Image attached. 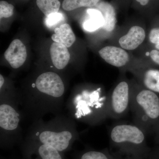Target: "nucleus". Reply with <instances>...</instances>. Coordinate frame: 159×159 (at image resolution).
Wrapping results in <instances>:
<instances>
[{
	"mask_svg": "<svg viewBox=\"0 0 159 159\" xmlns=\"http://www.w3.org/2000/svg\"><path fill=\"white\" fill-rule=\"evenodd\" d=\"M66 84L59 74L47 71L39 74L29 89L18 93L24 119L31 122L49 114H61L64 104Z\"/></svg>",
	"mask_w": 159,
	"mask_h": 159,
	"instance_id": "nucleus-1",
	"label": "nucleus"
},
{
	"mask_svg": "<svg viewBox=\"0 0 159 159\" xmlns=\"http://www.w3.org/2000/svg\"><path fill=\"white\" fill-rule=\"evenodd\" d=\"M25 138L50 145L65 153L72 149L80 136L76 121L61 113L49 121L41 119L32 122Z\"/></svg>",
	"mask_w": 159,
	"mask_h": 159,
	"instance_id": "nucleus-2",
	"label": "nucleus"
},
{
	"mask_svg": "<svg viewBox=\"0 0 159 159\" xmlns=\"http://www.w3.org/2000/svg\"><path fill=\"white\" fill-rule=\"evenodd\" d=\"M107 97L101 85L79 88L67 100L68 115L75 121L91 126L100 125L108 118Z\"/></svg>",
	"mask_w": 159,
	"mask_h": 159,
	"instance_id": "nucleus-3",
	"label": "nucleus"
},
{
	"mask_svg": "<svg viewBox=\"0 0 159 159\" xmlns=\"http://www.w3.org/2000/svg\"><path fill=\"white\" fill-rule=\"evenodd\" d=\"M146 134L134 123H116L110 129V152L120 159H147L151 149Z\"/></svg>",
	"mask_w": 159,
	"mask_h": 159,
	"instance_id": "nucleus-4",
	"label": "nucleus"
},
{
	"mask_svg": "<svg viewBox=\"0 0 159 159\" xmlns=\"http://www.w3.org/2000/svg\"><path fill=\"white\" fill-rule=\"evenodd\" d=\"M130 110L134 124L147 134L159 119V98L155 92L141 86L132 79Z\"/></svg>",
	"mask_w": 159,
	"mask_h": 159,
	"instance_id": "nucleus-5",
	"label": "nucleus"
},
{
	"mask_svg": "<svg viewBox=\"0 0 159 159\" xmlns=\"http://www.w3.org/2000/svg\"><path fill=\"white\" fill-rule=\"evenodd\" d=\"M17 98H0V147L11 149L24 140L21 126L24 117Z\"/></svg>",
	"mask_w": 159,
	"mask_h": 159,
	"instance_id": "nucleus-6",
	"label": "nucleus"
},
{
	"mask_svg": "<svg viewBox=\"0 0 159 159\" xmlns=\"http://www.w3.org/2000/svg\"><path fill=\"white\" fill-rule=\"evenodd\" d=\"M122 73L116 85L108 94L107 114L108 118L121 119L130 108L132 80Z\"/></svg>",
	"mask_w": 159,
	"mask_h": 159,
	"instance_id": "nucleus-7",
	"label": "nucleus"
},
{
	"mask_svg": "<svg viewBox=\"0 0 159 159\" xmlns=\"http://www.w3.org/2000/svg\"><path fill=\"white\" fill-rule=\"evenodd\" d=\"M98 53L106 62L119 69L121 73L129 72L140 62L138 57L134 56L128 51L113 45L102 47Z\"/></svg>",
	"mask_w": 159,
	"mask_h": 159,
	"instance_id": "nucleus-8",
	"label": "nucleus"
},
{
	"mask_svg": "<svg viewBox=\"0 0 159 159\" xmlns=\"http://www.w3.org/2000/svg\"><path fill=\"white\" fill-rule=\"evenodd\" d=\"M125 28L120 31H116L111 38L112 45L128 51L138 50L144 43L147 38L144 25L131 24Z\"/></svg>",
	"mask_w": 159,
	"mask_h": 159,
	"instance_id": "nucleus-9",
	"label": "nucleus"
},
{
	"mask_svg": "<svg viewBox=\"0 0 159 159\" xmlns=\"http://www.w3.org/2000/svg\"><path fill=\"white\" fill-rule=\"evenodd\" d=\"M20 146L23 159H66L64 153L54 147L25 138Z\"/></svg>",
	"mask_w": 159,
	"mask_h": 159,
	"instance_id": "nucleus-10",
	"label": "nucleus"
},
{
	"mask_svg": "<svg viewBox=\"0 0 159 159\" xmlns=\"http://www.w3.org/2000/svg\"><path fill=\"white\" fill-rule=\"evenodd\" d=\"M129 72L142 87L155 93H159V70L151 68L142 62Z\"/></svg>",
	"mask_w": 159,
	"mask_h": 159,
	"instance_id": "nucleus-11",
	"label": "nucleus"
},
{
	"mask_svg": "<svg viewBox=\"0 0 159 159\" xmlns=\"http://www.w3.org/2000/svg\"><path fill=\"white\" fill-rule=\"evenodd\" d=\"M4 56L12 68H19L25 63L27 58L25 46L20 40L14 39L9 45Z\"/></svg>",
	"mask_w": 159,
	"mask_h": 159,
	"instance_id": "nucleus-12",
	"label": "nucleus"
},
{
	"mask_svg": "<svg viewBox=\"0 0 159 159\" xmlns=\"http://www.w3.org/2000/svg\"><path fill=\"white\" fill-rule=\"evenodd\" d=\"M104 20V24L101 28L105 37L110 39L116 31L117 18L113 6L107 2H102L97 5Z\"/></svg>",
	"mask_w": 159,
	"mask_h": 159,
	"instance_id": "nucleus-13",
	"label": "nucleus"
},
{
	"mask_svg": "<svg viewBox=\"0 0 159 159\" xmlns=\"http://www.w3.org/2000/svg\"><path fill=\"white\" fill-rule=\"evenodd\" d=\"M50 54L54 66L58 70L65 68L70 60L67 48L60 43L54 42L50 47Z\"/></svg>",
	"mask_w": 159,
	"mask_h": 159,
	"instance_id": "nucleus-14",
	"label": "nucleus"
},
{
	"mask_svg": "<svg viewBox=\"0 0 159 159\" xmlns=\"http://www.w3.org/2000/svg\"><path fill=\"white\" fill-rule=\"evenodd\" d=\"M51 39L54 42L62 44L67 48L71 47L76 40L74 31L68 24H63L59 28L54 29V34Z\"/></svg>",
	"mask_w": 159,
	"mask_h": 159,
	"instance_id": "nucleus-15",
	"label": "nucleus"
},
{
	"mask_svg": "<svg viewBox=\"0 0 159 159\" xmlns=\"http://www.w3.org/2000/svg\"><path fill=\"white\" fill-rule=\"evenodd\" d=\"M73 159H120L114 156L109 148L97 150L86 146L84 150L74 154Z\"/></svg>",
	"mask_w": 159,
	"mask_h": 159,
	"instance_id": "nucleus-16",
	"label": "nucleus"
},
{
	"mask_svg": "<svg viewBox=\"0 0 159 159\" xmlns=\"http://www.w3.org/2000/svg\"><path fill=\"white\" fill-rule=\"evenodd\" d=\"M87 18L83 23L84 30L93 32L101 29L104 24V20L101 11L97 9H89Z\"/></svg>",
	"mask_w": 159,
	"mask_h": 159,
	"instance_id": "nucleus-17",
	"label": "nucleus"
},
{
	"mask_svg": "<svg viewBox=\"0 0 159 159\" xmlns=\"http://www.w3.org/2000/svg\"><path fill=\"white\" fill-rule=\"evenodd\" d=\"M100 0H64L62 7L66 11H70L82 7H91L97 6Z\"/></svg>",
	"mask_w": 159,
	"mask_h": 159,
	"instance_id": "nucleus-18",
	"label": "nucleus"
},
{
	"mask_svg": "<svg viewBox=\"0 0 159 159\" xmlns=\"http://www.w3.org/2000/svg\"><path fill=\"white\" fill-rule=\"evenodd\" d=\"M36 5L47 17L58 12L61 6L59 0H36Z\"/></svg>",
	"mask_w": 159,
	"mask_h": 159,
	"instance_id": "nucleus-19",
	"label": "nucleus"
},
{
	"mask_svg": "<svg viewBox=\"0 0 159 159\" xmlns=\"http://www.w3.org/2000/svg\"><path fill=\"white\" fill-rule=\"evenodd\" d=\"M14 6L6 1H1L0 2V17L9 18L12 16L14 12Z\"/></svg>",
	"mask_w": 159,
	"mask_h": 159,
	"instance_id": "nucleus-20",
	"label": "nucleus"
},
{
	"mask_svg": "<svg viewBox=\"0 0 159 159\" xmlns=\"http://www.w3.org/2000/svg\"><path fill=\"white\" fill-rule=\"evenodd\" d=\"M147 38L151 44H159V27L152 28L147 35Z\"/></svg>",
	"mask_w": 159,
	"mask_h": 159,
	"instance_id": "nucleus-21",
	"label": "nucleus"
},
{
	"mask_svg": "<svg viewBox=\"0 0 159 159\" xmlns=\"http://www.w3.org/2000/svg\"><path fill=\"white\" fill-rule=\"evenodd\" d=\"M62 14L58 12L51 14L47 17L46 20L47 25L49 27L55 25L62 20Z\"/></svg>",
	"mask_w": 159,
	"mask_h": 159,
	"instance_id": "nucleus-22",
	"label": "nucleus"
},
{
	"mask_svg": "<svg viewBox=\"0 0 159 159\" xmlns=\"http://www.w3.org/2000/svg\"><path fill=\"white\" fill-rule=\"evenodd\" d=\"M147 159H159V148L151 149Z\"/></svg>",
	"mask_w": 159,
	"mask_h": 159,
	"instance_id": "nucleus-23",
	"label": "nucleus"
},
{
	"mask_svg": "<svg viewBox=\"0 0 159 159\" xmlns=\"http://www.w3.org/2000/svg\"><path fill=\"white\" fill-rule=\"evenodd\" d=\"M137 2L139 3L140 6H147L149 3L150 0H135Z\"/></svg>",
	"mask_w": 159,
	"mask_h": 159,
	"instance_id": "nucleus-24",
	"label": "nucleus"
},
{
	"mask_svg": "<svg viewBox=\"0 0 159 159\" xmlns=\"http://www.w3.org/2000/svg\"><path fill=\"white\" fill-rule=\"evenodd\" d=\"M153 45L154 47L155 48L158 49V50H159V44H152Z\"/></svg>",
	"mask_w": 159,
	"mask_h": 159,
	"instance_id": "nucleus-25",
	"label": "nucleus"
},
{
	"mask_svg": "<svg viewBox=\"0 0 159 159\" xmlns=\"http://www.w3.org/2000/svg\"><path fill=\"white\" fill-rule=\"evenodd\" d=\"M1 159H4L3 158H2V157H1Z\"/></svg>",
	"mask_w": 159,
	"mask_h": 159,
	"instance_id": "nucleus-26",
	"label": "nucleus"
}]
</instances>
